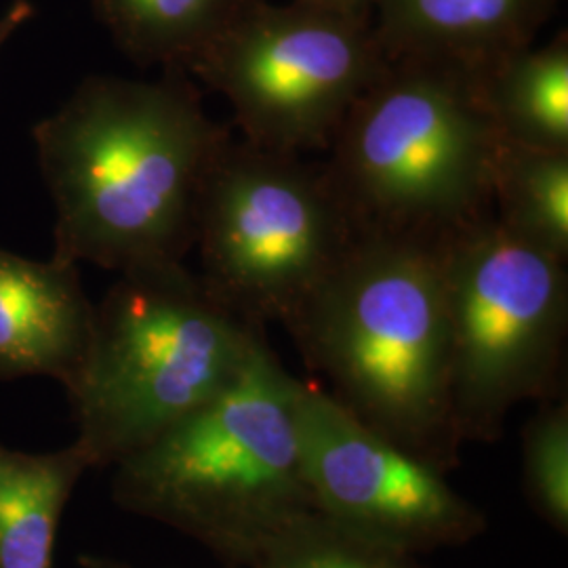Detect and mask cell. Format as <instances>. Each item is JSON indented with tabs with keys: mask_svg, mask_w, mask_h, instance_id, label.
<instances>
[{
	"mask_svg": "<svg viewBox=\"0 0 568 568\" xmlns=\"http://www.w3.org/2000/svg\"><path fill=\"white\" fill-rule=\"evenodd\" d=\"M241 568H424L415 556L382 548L331 523L316 509L267 532Z\"/></svg>",
	"mask_w": 568,
	"mask_h": 568,
	"instance_id": "obj_16",
	"label": "cell"
},
{
	"mask_svg": "<svg viewBox=\"0 0 568 568\" xmlns=\"http://www.w3.org/2000/svg\"><path fill=\"white\" fill-rule=\"evenodd\" d=\"M91 323L93 302L79 265L0 248V379L42 375L68 386L84 358Z\"/></svg>",
	"mask_w": 568,
	"mask_h": 568,
	"instance_id": "obj_10",
	"label": "cell"
},
{
	"mask_svg": "<svg viewBox=\"0 0 568 568\" xmlns=\"http://www.w3.org/2000/svg\"><path fill=\"white\" fill-rule=\"evenodd\" d=\"M283 326L345 410L447 474L462 466L438 243L358 232Z\"/></svg>",
	"mask_w": 568,
	"mask_h": 568,
	"instance_id": "obj_2",
	"label": "cell"
},
{
	"mask_svg": "<svg viewBox=\"0 0 568 568\" xmlns=\"http://www.w3.org/2000/svg\"><path fill=\"white\" fill-rule=\"evenodd\" d=\"M297 2L314 4L321 9L337 11L352 18H363V20H371V13H373V0H297Z\"/></svg>",
	"mask_w": 568,
	"mask_h": 568,
	"instance_id": "obj_18",
	"label": "cell"
},
{
	"mask_svg": "<svg viewBox=\"0 0 568 568\" xmlns=\"http://www.w3.org/2000/svg\"><path fill=\"white\" fill-rule=\"evenodd\" d=\"M556 0H373L387 60L432 61L485 72L527 49Z\"/></svg>",
	"mask_w": 568,
	"mask_h": 568,
	"instance_id": "obj_11",
	"label": "cell"
},
{
	"mask_svg": "<svg viewBox=\"0 0 568 568\" xmlns=\"http://www.w3.org/2000/svg\"><path fill=\"white\" fill-rule=\"evenodd\" d=\"M499 143L478 74L389 60L323 164L358 232L438 243L493 213Z\"/></svg>",
	"mask_w": 568,
	"mask_h": 568,
	"instance_id": "obj_5",
	"label": "cell"
},
{
	"mask_svg": "<svg viewBox=\"0 0 568 568\" xmlns=\"http://www.w3.org/2000/svg\"><path fill=\"white\" fill-rule=\"evenodd\" d=\"M265 337L183 262L119 272L65 386L77 445L114 467L222 392Z\"/></svg>",
	"mask_w": 568,
	"mask_h": 568,
	"instance_id": "obj_4",
	"label": "cell"
},
{
	"mask_svg": "<svg viewBox=\"0 0 568 568\" xmlns=\"http://www.w3.org/2000/svg\"><path fill=\"white\" fill-rule=\"evenodd\" d=\"M493 217L508 234L568 262V152L499 143Z\"/></svg>",
	"mask_w": 568,
	"mask_h": 568,
	"instance_id": "obj_14",
	"label": "cell"
},
{
	"mask_svg": "<svg viewBox=\"0 0 568 568\" xmlns=\"http://www.w3.org/2000/svg\"><path fill=\"white\" fill-rule=\"evenodd\" d=\"M295 424L312 504L331 523L406 556L459 548L488 527L447 471L398 447L300 379Z\"/></svg>",
	"mask_w": 568,
	"mask_h": 568,
	"instance_id": "obj_9",
	"label": "cell"
},
{
	"mask_svg": "<svg viewBox=\"0 0 568 568\" xmlns=\"http://www.w3.org/2000/svg\"><path fill=\"white\" fill-rule=\"evenodd\" d=\"M30 16V7L26 2H18L2 20H0V49L7 42V39L20 28L26 18Z\"/></svg>",
	"mask_w": 568,
	"mask_h": 568,
	"instance_id": "obj_19",
	"label": "cell"
},
{
	"mask_svg": "<svg viewBox=\"0 0 568 568\" xmlns=\"http://www.w3.org/2000/svg\"><path fill=\"white\" fill-rule=\"evenodd\" d=\"M356 236L325 164L230 140L204 187L194 246L204 283L265 326L283 325Z\"/></svg>",
	"mask_w": 568,
	"mask_h": 568,
	"instance_id": "obj_7",
	"label": "cell"
},
{
	"mask_svg": "<svg viewBox=\"0 0 568 568\" xmlns=\"http://www.w3.org/2000/svg\"><path fill=\"white\" fill-rule=\"evenodd\" d=\"M87 469L77 443L42 455L0 443V568H53L61 514Z\"/></svg>",
	"mask_w": 568,
	"mask_h": 568,
	"instance_id": "obj_12",
	"label": "cell"
},
{
	"mask_svg": "<svg viewBox=\"0 0 568 568\" xmlns=\"http://www.w3.org/2000/svg\"><path fill=\"white\" fill-rule=\"evenodd\" d=\"M230 131L180 70L161 81L93 77L34 126L55 204V253L126 272L183 262Z\"/></svg>",
	"mask_w": 568,
	"mask_h": 568,
	"instance_id": "obj_1",
	"label": "cell"
},
{
	"mask_svg": "<svg viewBox=\"0 0 568 568\" xmlns=\"http://www.w3.org/2000/svg\"><path fill=\"white\" fill-rule=\"evenodd\" d=\"M523 488L527 504L558 535H568V400L539 403L523 429Z\"/></svg>",
	"mask_w": 568,
	"mask_h": 568,
	"instance_id": "obj_17",
	"label": "cell"
},
{
	"mask_svg": "<svg viewBox=\"0 0 568 568\" xmlns=\"http://www.w3.org/2000/svg\"><path fill=\"white\" fill-rule=\"evenodd\" d=\"M387 61L373 20L253 0L185 72L224 95L244 142L304 156L331 148Z\"/></svg>",
	"mask_w": 568,
	"mask_h": 568,
	"instance_id": "obj_8",
	"label": "cell"
},
{
	"mask_svg": "<svg viewBox=\"0 0 568 568\" xmlns=\"http://www.w3.org/2000/svg\"><path fill=\"white\" fill-rule=\"evenodd\" d=\"M297 386L264 337L222 392L114 466L116 506L241 568L267 532L314 509L295 424Z\"/></svg>",
	"mask_w": 568,
	"mask_h": 568,
	"instance_id": "obj_3",
	"label": "cell"
},
{
	"mask_svg": "<svg viewBox=\"0 0 568 568\" xmlns=\"http://www.w3.org/2000/svg\"><path fill=\"white\" fill-rule=\"evenodd\" d=\"M462 443L501 440L509 413L562 389L567 264L518 241L493 213L438 241Z\"/></svg>",
	"mask_w": 568,
	"mask_h": 568,
	"instance_id": "obj_6",
	"label": "cell"
},
{
	"mask_svg": "<svg viewBox=\"0 0 568 568\" xmlns=\"http://www.w3.org/2000/svg\"><path fill=\"white\" fill-rule=\"evenodd\" d=\"M480 79L488 116L504 142L568 152V44L558 37L493 63Z\"/></svg>",
	"mask_w": 568,
	"mask_h": 568,
	"instance_id": "obj_13",
	"label": "cell"
},
{
	"mask_svg": "<svg viewBox=\"0 0 568 568\" xmlns=\"http://www.w3.org/2000/svg\"><path fill=\"white\" fill-rule=\"evenodd\" d=\"M82 568H135L122 560L105 558V556H81L79 558Z\"/></svg>",
	"mask_w": 568,
	"mask_h": 568,
	"instance_id": "obj_20",
	"label": "cell"
},
{
	"mask_svg": "<svg viewBox=\"0 0 568 568\" xmlns=\"http://www.w3.org/2000/svg\"><path fill=\"white\" fill-rule=\"evenodd\" d=\"M253 0H100L103 18L140 63L185 72Z\"/></svg>",
	"mask_w": 568,
	"mask_h": 568,
	"instance_id": "obj_15",
	"label": "cell"
}]
</instances>
